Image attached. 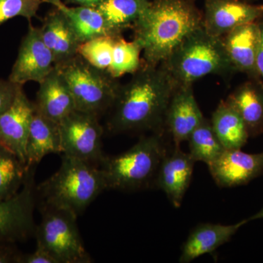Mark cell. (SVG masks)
<instances>
[{
  "label": "cell",
  "instance_id": "6",
  "mask_svg": "<svg viewBox=\"0 0 263 263\" xmlns=\"http://www.w3.org/2000/svg\"><path fill=\"white\" fill-rule=\"evenodd\" d=\"M56 67L70 89L76 110L99 117L110 111L122 86L117 79L90 65L79 54Z\"/></svg>",
  "mask_w": 263,
  "mask_h": 263
},
{
  "label": "cell",
  "instance_id": "14",
  "mask_svg": "<svg viewBox=\"0 0 263 263\" xmlns=\"http://www.w3.org/2000/svg\"><path fill=\"white\" fill-rule=\"evenodd\" d=\"M213 179L220 187L247 184L263 173V152L249 154L240 149H226L209 164Z\"/></svg>",
  "mask_w": 263,
  "mask_h": 263
},
{
  "label": "cell",
  "instance_id": "13",
  "mask_svg": "<svg viewBox=\"0 0 263 263\" xmlns=\"http://www.w3.org/2000/svg\"><path fill=\"white\" fill-rule=\"evenodd\" d=\"M194 94L193 84L178 85L166 111L164 129L175 146H180L204 120Z\"/></svg>",
  "mask_w": 263,
  "mask_h": 263
},
{
  "label": "cell",
  "instance_id": "28",
  "mask_svg": "<svg viewBox=\"0 0 263 263\" xmlns=\"http://www.w3.org/2000/svg\"><path fill=\"white\" fill-rule=\"evenodd\" d=\"M122 36V35H120ZM119 36H101L81 43L79 54L90 65L108 72L112 62L116 40Z\"/></svg>",
  "mask_w": 263,
  "mask_h": 263
},
{
  "label": "cell",
  "instance_id": "8",
  "mask_svg": "<svg viewBox=\"0 0 263 263\" xmlns=\"http://www.w3.org/2000/svg\"><path fill=\"white\" fill-rule=\"evenodd\" d=\"M36 167H27L25 181L18 193L0 198V243H14L34 237L37 228L34 219L37 204Z\"/></svg>",
  "mask_w": 263,
  "mask_h": 263
},
{
  "label": "cell",
  "instance_id": "11",
  "mask_svg": "<svg viewBox=\"0 0 263 263\" xmlns=\"http://www.w3.org/2000/svg\"><path fill=\"white\" fill-rule=\"evenodd\" d=\"M263 17V5L243 0H205L202 27L214 37H222L239 26Z\"/></svg>",
  "mask_w": 263,
  "mask_h": 263
},
{
  "label": "cell",
  "instance_id": "12",
  "mask_svg": "<svg viewBox=\"0 0 263 263\" xmlns=\"http://www.w3.org/2000/svg\"><path fill=\"white\" fill-rule=\"evenodd\" d=\"M34 113V103L27 98L23 85H19L13 103L0 115V144L13 152L25 165L27 138Z\"/></svg>",
  "mask_w": 263,
  "mask_h": 263
},
{
  "label": "cell",
  "instance_id": "31",
  "mask_svg": "<svg viewBox=\"0 0 263 263\" xmlns=\"http://www.w3.org/2000/svg\"><path fill=\"white\" fill-rule=\"evenodd\" d=\"M18 263H57L50 254L43 249L42 247L37 245L36 250L32 253L21 254Z\"/></svg>",
  "mask_w": 263,
  "mask_h": 263
},
{
  "label": "cell",
  "instance_id": "2",
  "mask_svg": "<svg viewBox=\"0 0 263 263\" xmlns=\"http://www.w3.org/2000/svg\"><path fill=\"white\" fill-rule=\"evenodd\" d=\"M202 26L195 0H152L133 24L134 39L143 54V65L157 67L188 34Z\"/></svg>",
  "mask_w": 263,
  "mask_h": 263
},
{
  "label": "cell",
  "instance_id": "1",
  "mask_svg": "<svg viewBox=\"0 0 263 263\" xmlns=\"http://www.w3.org/2000/svg\"><path fill=\"white\" fill-rule=\"evenodd\" d=\"M177 86L163 66L141 65L131 80L121 86L109 111L108 133H164L166 111Z\"/></svg>",
  "mask_w": 263,
  "mask_h": 263
},
{
  "label": "cell",
  "instance_id": "32",
  "mask_svg": "<svg viewBox=\"0 0 263 263\" xmlns=\"http://www.w3.org/2000/svg\"><path fill=\"white\" fill-rule=\"evenodd\" d=\"M12 245L0 243V263L18 262L21 253Z\"/></svg>",
  "mask_w": 263,
  "mask_h": 263
},
{
  "label": "cell",
  "instance_id": "5",
  "mask_svg": "<svg viewBox=\"0 0 263 263\" xmlns=\"http://www.w3.org/2000/svg\"><path fill=\"white\" fill-rule=\"evenodd\" d=\"M177 85L193 84L209 75L227 76L235 72L221 37L200 27L188 34L160 64Z\"/></svg>",
  "mask_w": 263,
  "mask_h": 263
},
{
  "label": "cell",
  "instance_id": "33",
  "mask_svg": "<svg viewBox=\"0 0 263 263\" xmlns=\"http://www.w3.org/2000/svg\"><path fill=\"white\" fill-rule=\"evenodd\" d=\"M258 26V46H257L256 66L260 80L263 83V17L257 21Z\"/></svg>",
  "mask_w": 263,
  "mask_h": 263
},
{
  "label": "cell",
  "instance_id": "21",
  "mask_svg": "<svg viewBox=\"0 0 263 263\" xmlns=\"http://www.w3.org/2000/svg\"><path fill=\"white\" fill-rule=\"evenodd\" d=\"M27 166L37 165L50 154H62L60 126L34 110L28 138H27Z\"/></svg>",
  "mask_w": 263,
  "mask_h": 263
},
{
  "label": "cell",
  "instance_id": "19",
  "mask_svg": "<svg viewBox=\"0 0 263 263\" xmlns=\"http://www.w3.org/2000/svg\"><path fill=\"white\" fill-rule=\"evenodd\" d=\"M248 221L245 219L233 224L202 223L195 227L183 243L179 262L189 263L202 255L212 253L229 242Z\"/></svg>",
  "mask_w": 263,
  "mask_h": 263
},
{
  "label": "cell",
  "instance_id": "26",
  "mask_svg": "<svg viewBox=\"0 0 263 263\" xmlns=\"http://www.w3.org/2000/svg\"><path fill=\"white\" fill-rule=\"evenodd\" d=\"M27 169L13 152L0 144V198L18 193L25 181Z\"/></svg>",
  "mask_w": 263,
  "mask_h": 263
},
{
  "label": "cell",
  "instance_id": "35",
  "mask_svg": "<svg viewBox=\"0 0 263 263\" xmlns=\"http://www.w3.org/2000/svg\"><path fill=\"white\" fill-rule=\"evenodd\" d=\"M248 221L252 220H257V219H263V207L258 212L256 213L254 215L251 216L250 218H249Z\"/></svg>",
  "mask_w": 263,
  "mask_h": 263
},
{
  "label": "cell",
  "instance_id": "25",
  "mask_svg": "<svg viewBox=\"0 0 263 263\" xmlns=\"http://www.w3.org/2000/svg\"><path fill=\"white\" fill-rule=\"evenodd\" d=\"M190 154L195 162L209 165L224 152V148L213 130L210 121L204 119L201 124L190 135L187 140Z\"/></svg>",
  "mask_w": 263,
  "mask_h": 263
},
{
  "label": "cell",
  "instance_id": "29",
  "mask_svg": "<svg viewBox=\"0 0 263 263\" xmlns=\"http://www.w3.org/2000/svg\"><path fill=\"white\" fill-rule=\"evenodd\" d=\"M43 3L44 0H0V25L16 16L30 21Z\"/></svg>",
  "mask_w": 263,
  "mask_h": 263
},
{
  "label": "cell",
  "instance_id": "7",
  "mask_svg": "<svg viewBox=\"0 0 263 263\" xmlns=\"http://www.w3.org/2000/svg\"><path fill=\"white\" fill-rule=\"evenodd\" d=\"M42 220L36 228L37 245L57 263L92 262L84 245L75 214L62 209L39 207Z\"/></svg>",
  "mask_w": 263,
  "mask_h": 263
},
{
  "label": "cell",
  "instance_id": "3",
  "mask_svg": "<svg viewBox=\"0 0 263 263\" xmlns=\"http://www.w3.org/2000/svg\"><path fill=\"white\" fill-rule=\"evenodd\" d=\"M105 190L100 167L65 155L60 169L36 187L38 206L62 209L76 216Z\"/></svg>",
  "mask_w": 263,
  "mask_h": 263
},
{
  "label": "cell",
  "instance_id": "27",
  "mask_svg": "<svg viewBox=\"0 0 263 263\" xmlns=\"http://www.w3.org/2000/svg\"><path fill=\"white\" fill-rule=\"evenodd\" d=\"M142 50L135 41H126L122 36L116 40L112 62L108 72L112 77L119 79L127 73H135L141 67L140 58Z\"/></svg>",
  "mask_w": 263,
  "mask_h": 263
},
{
  "label": "cell",
  "instance_id": "10",
  "mask_svg": "<svg viewBox=\"0 0 263 263\" xmlns=\"http://www.w3.org/2000/svg\"><path fill=\"white\" fill-rule=\"evenodd\" d=\"M54 68V58L45 44L40 28L29 24L8 80L18 85L28 81L40 84Z\"/></svg>",
  "mask_w": 263,
  "mask_h": 263
},
{
  "label": "cell",
  "instance_id": "9",
  "mask_svg": "<svg viewBox=\"0 0 263 263\" xmlns=\"http://www.w3.org/2000/svg\"><path fill=\"white\" fill-rule=\"evenodd\" d=\"M98 116L75 110L59 123L62 155L100 167L103 152V128Z\"/></svg>",
  "mask_w": 263,
  "mask_h": 263
},
{
  "label": "cell",
  "instance_id": "36",
  "mask_svg": "<svg viewBox=\"0 0 263 263\" xmlns=\"http://www.w3.org/2000/svg\"><path fill=\"white\" fill-rule=\"evenodd\" d=\"M243 1L248 2V3H251V2L253 1V0H243Z\"/></svg>",
  "mask_w": 263,
  "mask_h": 263
},
{
  "label": "cell",
  "instance_id": "24",
  "mask_svg": "<svg viewBox=\"0 0 263 263\" xmlns=\"http://www.w3.org/2000/svg\"><path fill=\"white\" fill-rule=\"evenodd\" d=\"M152 0H107L97 7L116 32L122 34L133 24L149 6Z\"/></svg>",
  "mask_w": 263,
  "mask_h": 263
},
{
  "label": "cell",
  "instance_id": "17",
  "mask_svg": "<svg viewBox=\"0 0 263 263\" xmlns=\"http://www.w3.org/2000/svg\"><path fill=\"white\" fill-rule=\"evenodd\" d=\"M39 84L34 103L37 113L59 124L76 110L70 89L56 67Z\"/></svg>",
  "mask_w": 263,
  "mask_h": 263
},
{
  "label": "cell",
  "instance_id": "34",
  "mask_svg": "<svg viewBox=\"0 0 263 263\" xmlns=\"http://www.w3.org/2000/svg\"><path fill=\"white\" fill-rule=\"evenodd\" d=\"M106 1L107 0H65V4H76L79 6L97 8L98 5Z\"/></svg>",
  "mask_w": 263,
  "mask_h": 263
},
{
  "label": "cell",
  "instance_id": "18",
  "mask_svg": "<svg viewBox=\"0 0 263 263\" xmlns=\"http://www.w3.org/2000/svg\"><path fill=\"white\" fill-rule=\"evenodd\" d=\"M235 72H243L252 79H259L256 66L258 46L257 22L243 24L221 37Z\"/></svg>",
  "mask_w": 263,
  "mask_h": 263
},
{
  "label": "cell",
  "instance_id": "4",
  "mask_svg": "<svg viewBox=\"0 0 263 263\" xmlns=\"http://www.w3.org/2000/svg\"><path fill=\"white\" fill-rule=\"evenodd\" d=\"M164 133H152L124 153L105 156L100 168L107 190L135 192L154 186L161 162L168 153Z\"/></svg>",
  "mask_w": 263,
  "mask_h": 263
},
{
  "label": "cell",
  "instance_id": "20",
  "mask_svg": "<svg viewBox=\"0 0 263 263\" xmlns=\"http://www.w3.org/2000/svg\"><path fill=\"white\" fill-rule=\"evenodd\" d=\"M245 122L249 136L263 133V83L252 79L238 86L226 99Z\"/></svg>",
  "mask_w": 263,
  "mask_h": 263
},
{
  "label": "cell",
  "instance_id": "22",
  "mask_svg": "<svg viewBox=\"0 0 263 263\" xmlns=\"http://www.w3.org/2000/svg\"><path fill=\"white\" fill-rule=\"evenodd\" d=\"M61 10L75 29L81 43L101 36H120L109 25L106 19L96 8L79 6L70 8L62 0H44Z\"/></svg>",
  "mask_w": 263,
  "mask_h": 263
},
{
  "label": "cell",
  "instance_id": "15",
  "mask_svg": "<svg viewBox=\"0 0 263 263\" xmlns=\"http://www.w3.org/2000/svg\"><path fill=\"white\" fill-rule=\"evenodd\" d=\"M195 163L190 154L178 146L168 152L161 162L154 186L163 191L176 209L181 207L191 183Z\"/></svg>",
  "mask_w": 263,
  "mask_h": 263
},
{
  "label": "cell",
  "instance_id": "30",
  "mask_svg": "<svg viewBox=\"0 0 263 263\" xmlns=\"http://www.w3.org/2000/svg\"><path fill=\"white\" fill-rule=\"evenodd\" d=\"M18 86L9 80L0 79V115L4 113L13 103Z\"/></svg>",
  "mask_w": 263,
  "mask_h": 263
},
{
  "label": "cell",
  "instance_id": "23",
  "mask_svg": "<svg viewBox=\"0 0 263 263\" xmlns=\"http://www.w3.org/2000/svg\"><path fill=\"white\" fill-rule=\"evenodd\" d=\"M210 122L224 149H241L250 138L243 119L226 100L219 104Z\"/></svg>",
  "mask_w": 263,
  "mask_h": 263
},
{
  "label": "cell",
  "instance_id": "16",
  "mask_svg": "<svg viewBox=\"0 0 263 263\" xmlns=\"http://www.w3.org/2000/svg\"><path fill=\"white\" fill-rule=\"evenodd\" d=\"M40 30L45 44L54 58L55 67L70 61L79 54L81 41L70 21L61 10L55 8L50 11Z\"/></svg>",
  "mask_w": 263,
  "mask_h": 263
}]
</instances>
